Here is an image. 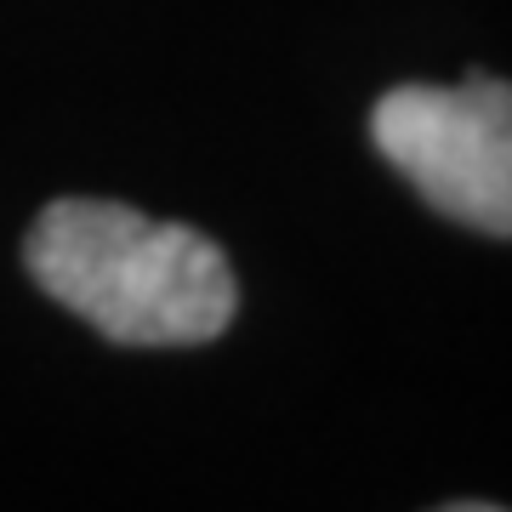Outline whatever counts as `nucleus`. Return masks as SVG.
Here are the masks:
<instances>
[{
    "label": "nucleus",
    "instance_id": "obj_2",
    "mask_svg": "<svg viewBox=\"0 0 512 512\" xmlns=\"http://www.w3.org/2000/svg\"><path fill=\"white\" fill-rule=\"evenodd\" d=\"M370 137L439 217L512 239V80L393 86L370 114Z\"/></svg>",
    "mask_w": 512,
    "mask_h": 512
},
{
    "label": "nucleus",
    "instance_id": "obj_3",
    "mask_svg": "<svg viewBox=\"0 0 512 512\" xmlns=\"http://www.w3.org/2000/svg\"><path fill=\"white\" fill-rule=\"evenodd\" d=\"M439 512H501V507H490V501H450V507H439Z\"/></svg>",
    "mask_w": 512,
    "mask_h": 512
},
{
    "label": "nucleus",
    "instance_id": "obj_1",
    "mask_svg": "<svg viewBox=\"0 0 512 512\" xmlns=\"http://www.w3.org/2000/svg\"><path fill=\"white\" fill-rule=\"evenodd\" d=\"M35 285L126 348H194L239 308L222 245L114 200H57L29 228Z\"/></svg>",
    "mask_w": 512,
    "mask_h": 512
}]
</instances>
